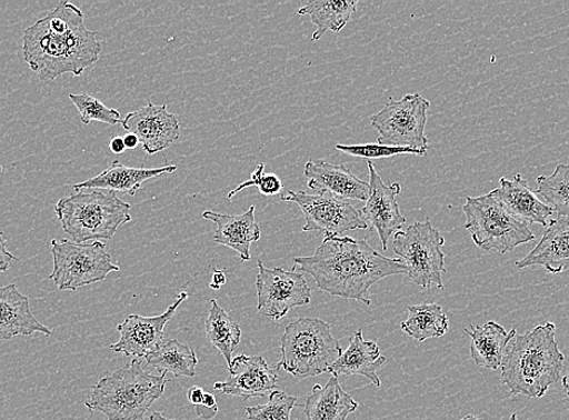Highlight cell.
<instances>
[{
    "label": "cell",
    "mask_w": 569,
    "mask_h": 420,
    "mask_svg": "<svg viewBox=\"0 0 569 420\" xmlns=\"http://www.w3.org/2000/svg\"><path fill=\"white\" fill-rule=\"evenodd\" d=\"M101 51L98 32L88 30L84 12L64 0L23 32V59L43 81L80 77L99 61Z\"/></svg>",
    "instance_id": "obj_1"
},
{
    "label": "cell",
    "mask_w": 569,
    "mask_h": 420,
    "mask_svg": "<svg viewBox=\"0 0 569 420\" xmlns=\"http://www.w3.org/2000/svg\"><path fill=\"white\" fill-rule=\"evenodd\" d=\"M293 267L313 278L319 290L365 306L371 304L368 293L377 281L408 274L401 260L388 259L368 241L350 237L325 238L315 254L296 257Z\"/></svg>",
    "instance_id": "obj_2"
},
{
    "label": "cell",
    "mask_w": 569,
    "mask_h": 420,
    "mask_svg": "<svg viewBox=\"0 0 569 420\" xmlns=\"http://www.w3.org/2000/svg\"><path fill=\"white\" fill-rule=\"evenodd\" d=\"M557 324L547 322L513 338L501 362V383L511 397L543 398L562 378L565 356L557 341Z\"/></svg>",
    "instance_id": "obj_3"
},
{
    "label": "cell",
    "mask_w": 569,
    "mask_h": 420,
    "mask_svg": "<svg viewBox=\"0 0 569 420\" xmlns=\"http://www.w3.org/2000/svg\"><path fill=\"white\" fill-rule=\"evenodd\" d=\"M169 382L167 373H149L141 361L131 360L124 368L101 378L91 388L86 406L91 412L104 414L107 420H143Z\"/></svg>",
    "instance_id": "obj_4"
},
{
    "label": "cell",
    "mask_w": 569,
    "mask_h": 420,
    "mask_svg": "<svg viewBox=\"0 0 569 420\" xmlns=\"http://www.w3.org/2000/svg\"><path fill=\"white\" fill-rule=\"evenodd\" d=\"M130 210L129 202L101 189H81L56 207L63 232L78 243L111 240L120 226L132 220Z\"/></svg>",
    "instance_id": "obj_5"
},
{
    "label": "cell",
    "mask_w": 569,
    "mask_h": 420,
    "mask_svg": "<svg viewBox=\"0 0 569 420\" xmlns=\"http://www.w3.org/2000/svg\"><path fill=\"white\" fill-rule=\"evenodd\" d=\"M331 324L321 319L300 318L289 324L281 338V360L277 364L296 378L329 373L342 354Z\"/></svg>",
    "instance_id": "obj_6"
},
{
    "label": "cell",
    "mask_w": 569,
    "mask_h": 420,
    "mask_svg": "<svg viewBox=\"0 0 569 420\" xmlns=\"http://www.w3.org/2000/svg\"><path fill=\"white\" fill-rule=\"evenodd\" d=\"M463 211L465 228L486 252L505 254L536 239L530 227L515 219L491 194L467 197Z\"/></svg>",
    "instance_id": "obj_7"
},
{
    "label": "cell",
    "mask_w": 569,
    "mask_h": 420,
    "mask_svg": "<svg viewBox=\"0 0 569 420\" xmlns=\"http://www.w3.org/2000/svg\"><path fill=\"white\" fill-rule=\"evenodd\" d=\"M51 252L53 268L49 279L60 291H77L120 270L101 241L78 243L69 239H53Z\"/></svg>",
    "instance_id": "obj_8"
},
{
    "label": "cell",
    "mask_w": 569,
    "mask_h": 420,
    "mask_svg": "<svg viewBox=\"0 0 569 420\" xmlns=\"http://www.w3.org/2000/svg\"><path fill=\"white\" fill-rule=\"evenodd\" d=\"M443 246L445 238L430 220L415 222L408 229L400 230L392 242V249L408 268L410 280L425 290L436 287L439 291L445 290Z\"/></svg>",
    "instance_id": "obj_9"
},
{
    "label": "cell",
    "mask_w": 569,
    "mask_h": 420,
    "mask_svg": "<svg viewBox=\"0 0 569 420\" xmlns=\"http://www.w3.org/2000/svg\"><path fill=\"white\" fill-rule=\"evenodd\" d=\"M430 102L419 93L406 94L401 100L389 102L371 118L378 132V144L405 147L427 154L429 140L426 127Z\"/></svg>",
    "instance_id": "obj_10"
},
{
    "label": "cell",
    "mask_w": 569,
    "mask_h": 420,
    "mask_svg": "<svg viewBox=\"0 0 569 420\" xmlns=\"http://www.w3.org/2000/svg\"><path fill=\"white\" fill-rule=\"evenodd\" d=\"M280 199L300 207L306 217V224L302 228L305 233L318 232L327 238H335L350 230L369 229L360 210L330 193L308 194L303 191H290Z\"/></svg>",
    "instance_id": "obj_11"
},
{
    "label": "cell",
    "mask_w": 569,
    "mask_h": 420,
    "mask_svg": "<svg viewBox=\"0 0 569 420\" xmlns=\"http://www.w3.org/2000/svg\"><path fill=\"white\" fill-rule=\"evenodd\" d=\"M257 310L272 320H281L296 307H303L311 301V289L302 273L282 268L269 269L259 262L256 278Z\"/></svg>",
    "instance_id": "obj_12"
},
{
    "label": "cell",
    "mask_w": 569,
    "mask_h": 420,
    "mask_svg": "<svg viewBox=\"0 0 569 420\" xmlns=\"http://www.w3.org/2000/svg\"><path fill=\"white\" fill-rule=\"evenodd\" d=\"M187 298L188 294L181 292L178 300L166 310V313L158 317H128L123 323L118 324L117 331L120 333V338L110 349L131 360L141 361L151 356L164 344L166 327Z\"/></svg>",
    "instance_id": "obj_13"
},
{
    "label": "cell",
    "mask_w": 569,
    "mask_h": 420,
    "mask_svg": "<svg viewBox=\"0 0 569 420\" xmlns=\"http://www.w3.org/2000/svg\"><path fill=\"white\" fill-rule=\"evenodd\" d=\"M368 167L371 193L361 210V214L369 228L376 230L383 251H387L391 236L400 232L406 223L398 202L401 186L399 183H386L372 166L371 160H368Z\"/></svg>",
    "instance_id": "obj_14"
},
{
    "label": "cell",
    "mask_w": 569,
    "mask_h": 420,
    "mask_svg": "<svg viewBox=\"0 0 569 420\" xmlns=\"http://www.w3.org/2000/svg\"><path fill=\"white\" fill-rule=\"evenodd\" d=\"M121 126L128 132L137 134L148 156L166 151L181 137L179 117L170 113L167 104L149 102L140 110L129 113L121 121Z\"/></svg>",
    "instance_id": "obj_15"
},
{
    "label": "cell",
    "mask_w": 569,
    "mask_h": 420,
    "mask_svg": "<svg viewBox=\"0 0 569 420\" xmlns=\"http://www.w3.org/2000/svg\"><path fill=\"white\" fill-rule=\"evenodd\" d=\"M277 368H270L261 356H239L230 366L229 378L224 382L214 383L213 388L229 397L243 400L262 398L267 392L278 388Z\"/></svg>",
    "instance_id": "obj_16"
},
{
    "label": "cell",
    "mask_w": 569,
    "mask_h": 420,
    "mask_svg": "<svg viewBox=\"0 0 569 420\" xmlns=\"http://www.w3.org/2000/svg\"><path fill=\"white\" fill-rule=\"evenodd\" d=\"M305 178L315 192H327L342 200L366 202L370 198V183L359 180L346 166L335 167L322 159L309 160Z\"/></svg>",
    "instance_id": "obj_17"
},
{
    "label": "cell",
    "mask_w": 569,
    "mask_h": 420,
    "mask_svg": "<svg viewBox=\"0 0 569 420\" xmlns=\"http://www.w3.org/2000/svg\"><path fill=\"white\" fill-rule=\"evenodd\" d=\"M515 219L525 223L548 226L552 210L541 201L520 173L512 180L501 178L490 193Z\"/></svg>",
    "instance_id": "obj_18"
},
{
    "label": "cell",
    "mask_w": 569,
    "mask_h": 420,
    "mask_svg": "<svg viewBox=\"0 0 569 420\" xmlns=\"http://www.w3.org/2000/svg\"><path fill=\"white\" fill-rule=\"evenodd\" d=\"M256 208L240 214L202 212V219L217 226L213 240L236 251L241 262L251 260V243L261 239V228L256 222Z\"/></svg>",
    "instance_id": "obj_19"
},
{
    "label": "cell",
    "mask_w": 569,
    "mask_h": 420,
    "mask_svg": "<svg viewBox=\"0 0 569 420\" xmlns=\"http://www.w3.org/2000/svg\"><path fill=\"white\" fill-rule=\"evenodd\" d=\"M34 333L50 336L51 331L33 316L30 298L16 283L0 288V341Z\"/></svg>",
    "instance_id": "obj_20"
},
{
    "label": "cell",
    "mask_w": 569,
    "mask_h": 420,
    "mask_svg": "<svg viewBox=\"0 0 569 420\" xmlns=\"http://www.w3.org/2000/svg\"><path fill=\"white\" fill-rule=\"evenodd\" d=\"M515 264L519 269L543 267L550 274L569 270V220L550 221L536 248Z\"/></svg>",
    "instance_id": "obj_21"
},
{
    "label": "cell",
    "mask_w": 569,
    "mask_h": 420,
    "mask_svg": "<svg viewBox=\"0 0 569 420\" xmlns=\"http://www.w3.org/2000/svg\"><path fill=\"white\" fill-rule=\"evenodd\" d=\"M178 170V167L166 166L158 169L128 168L116 160L110 167L94 178L73 186L76 191L81 189H101L113 193L137 194L146 181L161 178Z\"/></svg>",
    "instance_id": "obj_22"
},
{
    "label": "cell",
    "mask_w": 569,
    "mask_h": 420,
    "mask_svg": "<svg viewBox=\"0 0 569 420\" xmlns=\"http://www.w3.org/2000/svg\"><path fill=\"white\" fill-rule=\"evenodd\" d=\"M386 363L376 342L363 340L362 330L357 331L350 338L349 346L341 357L331 366L329 373L340 376H362L370 379L376 388L381 387L377 371Z\"/></svg>",
    "instance_id": "obj_23"
},
{
    "label": "cell",
    "mask_w": 569,
    "mask_h": 420,
    "mask_svg": "<svg viewBox=\"0 0 569 420\" xmlns=\"http://www.w3.org/2000/svg\"><path fill=\"white\" fill-rule=\"evenodd\" d=\"M470 337V356L480 368L497 371L506 357L510 342L517 337V330L508 332L496 321L482 327H468Z\"/></svg>",
    "instance_id": "obj_24"
},
{
    "label": "cell",
    "mask_w": 569,
    "mask_h": 420,
    "mask_svg": "<svg viewBox=\"0 0 569 420\" xmlns=\"http://www.w3.org/2000/svg\"><path fill=\"white\" fill-rule=\"evenodd\" d=\"M358 408L359 403L347 394L335 376L327 386H315L303 406L307 420H347Z\"/></svg>",
    "instance_id": "obj_25"
},
{
    "label": "cell",
    "mask_w": 569,
    "mask_h": 420,
    "mask_svg": "<svg viewBox=\"0 0 569 420\" xmlns=\"http://www.w3.org/2000/svg\"><path fill=\"white\" fill-rule=\"evenodd\" d=\"M358 4V0H316L307 3L298 13L309 16L311 22L317 26L311 40L318 42L328 31L340 33L353 17Z\"/></svg>",
    "instance_id": "obj_26"
},
{
    "label": "cell",
    "mask_w": 569,
    "mask_h": 420,
    "mask_svg": "<svg viewBox=\"0 0 569 420\" xmlns=\"http://www.w3.org/2000/svg\"><path fill=\"white\" fill-rule=\"evenodd\" d=\"M409 317L401 322V330L418 342L429 338H440L449 331V318L442 307L436 303H423L408 308Z\"/></svg>",
    "instance_id": "obj_27"
},
{
    "label": "cell",
    "mask_w": 569,
    "mask_h": 420,
    "mask_svg": "<svg viewBox=\"0 0 569 420\" xmlns=\"http://www.w3.org/2000/svg\"><path fill=\"white\" fill-rule=\"evenodd\" d=\"M206 330L208 340L216 349L221 351L229 370L233 362V352L240 343L241 330L239 323L232 317H229L216 300H211Z\"/></svg>",
    "instance_id": "obj_28"
},
{
    "label": "cell",
    "mask_w": 569,
    "mask_h": 420,
    "mask_svg": "<svg viewBox=\"0 0 569 420\" xmlns=\"http://www.w3.org/2000/svg\"><path fill=\"white\" fill-rule=\"evenodd\" d=\"M146 362L160 374L170 372L176 378H192L197 373L198 358L192 348L171 340L148 356Z\"/></svg>",
    "instance_id": "obj_29"
},
{
    "label": "cell",
    "mask_w": 569,
    "mask_h": 420,
    "mask_svg": "<svg viewBox=\"0 0 569 420\" xmlns=\"http://www.w3.org/2000/svg\"><path fill=\"white\" fill-rule=\"evenodd\" d=\"M537 194L560 219L569 220V166L559 164L549 176L537 179Z\"/></svg>",
    "instance_id": "obj_30"
},
{
    "label": "cell",
    "mask_w": 569,
    "mask_h": 420,
    "mask_svg": "<svg viewBox=\"0 0 569 420\" xmlns=\"http://www.w3.org/2000/svg\"><path fill=\"white\" fill-rule=\"evenodd\" d=\"M70 100L76 106L81 123L90 126L91 121H100L107 126L116 127L121 124L120 113L113 108L107 107L99 99L87 93H70Z\"/></svg>",
    "instance_id": "obj_31"
},
{
    "label": "cell",
    "mask_w": 569,
    "mask_h": 420,
    "mask_svg": "<svg viewBox=\"0 0 569 420\" xmlns=\"http://www.w3.org/2000/svg\"><path fill=\"white\" fill-rule=\"evenodd\" d=\"M297 398L281 390L270 392L266 404L247 409L249 420H291V411L296 408Z\"/></svg>",
    "instance_id": "obj_32"
},
{
    "label": "cell",
    "mask_w": 569,
    "mask_h": 420,
    "mask_svg": "<svg viewBox=\"0 0 569 420\" xmlns=\"http://www.w3.org/2000/svg\"><path fill=\"white\" fill-rule=\"evenodd\" d=\"M337 151L342 153L366 158V159H382V158H391L401 154H411L417 157H425L422 153L415 151L411 148L405 147H390L378 143H365V144H336Z\"/></svg>",
    "instance_id": "obj_33"
},
{
    "label": "cell",
    "mask_w": 569,
    "mask_h": 420,
    "mask_svg": "<svg viewBox=\"0 0 569 420\" xmlns=\"http://www.w3.org/2000/svg\"><path fill=\"white\" fill-rule=\"evenodd\" d=\"M264 169V164L257 167L251 174V179L239 184L236 189H233L232 192L227 196V198L232 199L234 196L241 192L242 189L250 187L259 188L260 193L264 197H273L280 194L283 184L279 179V176L276 173H266Z\"/></svg>",
    "instance_id": "obj_34"
},
{
    "label": "cell",
    "mask_w": 569,
    "mask_h": 420,
    "mask_svg": "<svg viewBox=\"0 0 569 420\" xmlns=\"http://www.w3.org/2000/svg\"><path fill=\"white\" fill-rule=\"evenodd\" d=\"M16 261L18 259L8 250L6 237L2 230H0V273L8 272L12 262Z\"/></svg>",
    "instance_id": "obj_35"
},
{
    "label": "cell",
    "mask_w": 569,
    "mask_h": 420,
    "mask_svg": "<svg viewBox=\"0 0 569 420\" xmlns=\"http://www.w3.org/2000/svg\"><path fill=\"white\" fill-rule=\"evenodd\" d=\"M204 396H206V391L199 387H192L187 392V398H188L189 402L194 404L196 408H197V406L201 404L202 399H204Z\"/></svg>",
    "instance_id": "obj_36"
},
{
    "label": "cell",
    "mask_w": 569,
    "mask_h": 420,
    "mask_svg": "<svg viewBox=\"0 0 569 420\" xmlns=\"http://www.w3.org/2000/svg\"><path fill=\"white\" fill-rule=\"evenodd\" d=\"M227 282V277L223 270H214L212 274V280L210 282V288L214 291H219L222 287H224Z\"/></svg>",
    "instance_id": "obj_37"
},
{
    "label": "cell",
    "mask_w": 569,
    "mask_h": 420,
    "mask_svg": "<svg viewBox=\"0 0 569 420\" xmlns=\"http://www.w3.org/2000/svg\"><path fill=\"white\" fill-rule=\"evenodd\" d=\"M110 149H111L112 153L116 156L123 154L127 151V147H126L123 138H119V137L113 138L110 143Z\"/></svg>",
    "instance_id": "obj_38"
},
{
    "label": "cell",
    "mask_w": 569,
    "mask_h": 420,
    "mask_svg": "<svg viewBox=\"0 0 569 420\" xmlns=\"http://www.w3.org/2000/svg\"><path fill=\"white\" fill-rule=\"evenodd\" d=\"M200 406H201V408L219 411V408H217L216 398L212 394H210V392H206L204 399H202V402Z\"/></svg>",
    "instance_id": "obj_39"
},
{
    "label": "cell",
    "mask_w": 569,
    "mask_h": 420,
    "mask_svg": "<svg viewBox=\"0 0 569 420\" xmlns=\"http://www.w3.org/2000/svg\"><path fill=\"white\" fill-rule=\"evenodd\" d=\"M127 149H137L141 143L137 134L128 132L123 138Z\"/></svg>",
    "instance_id": "obj_40"
},
{
    "label": "cell",
    "mask_w": 569,
    "mask_h": 420,
    "mask_svg": "<svg viewBox=\"0 0 569 420\" xmlns=\"http://www.w3.org/2000/svg\"><path fill=\"white\" fill-rule=\"evenodd\" d=\"M562 387L565 389L566 396L569 400V372L562 378ZM569 410V408H568Z\"/></svg>",
    "instance_id": "obj_41"
},
{
    "label": "cell",
    "mask_w": 569,
    "mask_h": 420,
    "mask_svg": "<svg viewBox=\"0 0 569 420\" xmlns=\"http://www.w3.org/2000/svg\"><path fill=\"white\" fill-rule=\"evenodd\" d=\"M149 420H179V419H170L160 412H154V413H152L151 418H149Z\"/></svg>",
    "instance_id": "obj_42"
},
{
    "label": "cell",
    "mask_w": 569,
    "mask_h": 420,
    "mask_svg": "<svg viewBox=\"0 0 569 420\" xmlns=\"http://www.w3.org/2000/svg\"><path fill=\"white\" fill-rule=\"evenodd\" d=\"M460 420H485V419H482L481 417L476 416V414H467L465 418H462Z\"/></svg>",
    "instance_id": "obj_43"
},
{
    "label": "cell",
    "mask_w": 569,
    "mask_h": 420,
    "mask_svg": "<svg viewBox=\"0 0 569 420\" xmlns=\"http://www.w3.org/2000/svg\"><path fill=\"white\" fill-rule=\"evenodd\" d=\"M509 420H518V416L513 413Z\"/></svg>",
    "instance_id": "obj_44"
}]
</instances>
